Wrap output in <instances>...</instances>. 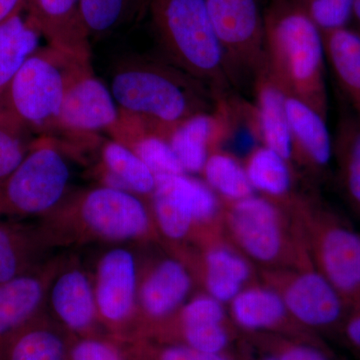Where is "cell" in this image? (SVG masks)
<instances>
[{
	"mask_svg": "<svg viewBox=\"0 0 360 360\" xmlns=\"http://www.w3.org/2000/svg\"><path fill=\"white\" fill-rule=\"evenodd\" d=\"M110 89L120 115L165 136L180 122L214 106L205 84L155 59H125L115 68Z\"/></svg>",
	"mask_w": 360,
	"mask_h": 360,
	"instance_id": "cell-1",
	"label": "cell"
},
{
	"mask_svg": "<svg viewBox=\"0 0 360 360\" xmlns=\"http://www.w3.org/2000/svg\"><path fill=\"white\" fill-rule=\"evenodd\" d=\"M266 73L286 96L328 120L323 37L291 0H272L264 13Z\"/></svg>",
	"mask_w": 360,
	"mask_h": 360,
	"instance_id": "cell-2",
	"label": "cell"
},
{
	"mask_svg": "<svg viewBox=\"0 0 360 360\" xmlns=\"http://www.w3.org/2000/svg\"><path fill=\"white\" fill-rule=\"evenodd\" d=\"M148 13L168 63L205 84L213 96L232 84L205 0H149Z\"/></svg>",
	"mask_w": 360,
	"mask_h": 360,
	"instance_id": "cell-3",
	"label": "cell"
},
{
	"mask_svg": "<svg viewBox=\"0 0 360 360\" xmlns=\"http://www.w3.org/2000/svg\"><path fill=\"white\" fill-rule=\"evenodd\" d=\"M222 205L225 236L258 269L314 267L288 210L258 194Z\"/></svg>",
	"mask_w": 360,
	"mask_h": 360,
	"instance_id": "cell-4",
	"label": "cell"
},
{
	"mask_svg": "<svg viewBox=\"0 0 360 360\" xmlns=\"http://www.w3.org/2000/svg\"><path fill=\"white\" fill-rule=\"evenodd\" d=\"M302 234L315 269L347 309L360 300V232L319 198L296 193L285 208Z\"/></svg>",
	"mask_w": 360,
	"mask_h": 360,
	"instance_id": "cell-5",
	"label": "cell"
},
{
	"mask_svg": "<svg viewBox=\"0 0 360 360\" xmlns=\"http://www.w3.org/2000/svg\"><path fill=\"white\" fill-rule=\"evenodd\" d=\"M90 59L77 58L51 45L39 47L21 66L4 92L0 108L34 134L58 130L66 90L90 70Z\"/></svg>",
	"mask_w": 360,
	"mask_h": 360,
	"instance_id": "cell-6",
	"label": "cell"
},
{
	"mask_svg": "<svg viewBox=\"0 0 360 360\" xmlns=\"http://www.w3.org/2000/svg\"><path fill=\"white\" fill-rule=\"evenodd\" d=\"M149 201L158 231L169 245L202 246L227 238L222 200L202 179L160 175Z\"/></svg>",
	"mask_w": 360,
	"mask_h": 360,
	"instance_id": "cell-7",
	"label": "cell"
},
{
	"mask_svg": "<svg viewBox=\"0 0 360 360\" xmlns=\"http://www.w3.org/2000/svg\"><path fill=\"white\" fill-rule=\"evenodd\" d=\"M143 198L115 187L101 186L63 200L45 219L77 224L84 236L103 241L155 238L158 227Z\"/></svg>",
	"mask_w": 360,
	"mask_h": 360,
	"instance_id": "cell-8",
	"label": "cell"
},
{
	"mask_svg": "<svg viewBox=\"0 0 360 360\" xmlns=\"http://www.w3.org/2000/svg\"><path fill=\"white\" fill-rule=\"evenodd\" d=\"M70 177L53 139H35L20 167L0 184V219L46 217L65 198Z\"/></svg>",
	"mask_w": 360,
	"mask_h": 360,
	"instance_id": "cell-9",
	"label": "cell"
},
{
	"mask_svg": "<svg viewBox=\"0 0 360 360\" xmlns=\"http://www.w3.org/2000/svg\"><path fill=\"white\" fill-rule=\"evenodd\" d=\"M232 82L266 70L264 13L257 0H205Z\"/></svg>",
	"mask_w": 360,
	"mask_h": 360,
	"instance_id": "cell-10",
	"label": "cell"
},
{
	"mask_svg": "<svg viewBox=\"0 0 360 360\" xmlns=\"http://www.w3.org/2000/svg\"><path fill=\"white\" fill-rule=\"evenodd\" d=\"M258 271L260 281L281 296L290 314L305 328L328 329L342 323L347 304L315 267Z\"/></svg>",
	"mask_w": 360,
	"mask_h": 360,
	"instance_id": "cell-11",
	"label": "cell"
},
{
	"mask_svg": "<svg viewBox=\"0 0 360 360\" xmlns=\"http://www.w3.org/2000/svg\"><path fill=\"white\" fill-rule=\"evenodd\" d=\"M174 257L191 272L202 292L224 303L229 302L251 284L259 283V271L231 245L229 239L203 246L169 245Z\"/></svg>",
	"mask_w": 360,
	"mask_h": 360,
	"instance_id": "cell-12",
	"label": "cell"
},
{
	"mask_svg": "<svg viewBox=\"0 0 360 360\" xmlns=\"http://www.w3.org/2000/svg\"><path fill=\"white\" fill-rule=\"evenodd\" d=\"M238 120L236 101L224 94L215 97L212 110L191 116L169 132L168 142L186 174H201L208 156L233 134Z\"/></svg>",
	"mask_w": 360,
	"mask_h": 360,
	"instance_id": "cell-13",
	"label": "cell"
},
{
	"mask_svg": "<svg viewBox=\"0 0 360 360\" xmlns=\"http://www.w3.org/2000/svg\"><path fill=\"white\" fill-rule=\"evenodd\" d=\"M120 120V110L110 89L90 68L78 75L66 90L58 130L77 135L108 130L112 134Z\"/></svg>",
	"mask_w": 360,
	"mask_h": 360,
	"instance_id": "cell-14",
	"label": "cell"
},
{
	"mask_svg": "<svg viewBox=\"0 0 360 360\" xmlns=\"http://www.w3.org/2000/svg\"><path fill=\"white\" fill-rule=\"evenodd\" d=\"M97 315L108 323H123L134 314L139 295L137 265L127 248L106 251L97 264L94 286Z\"/></svg>",
	"mask_w": 360,
	"mask_h": 360,
	"instance_id": "cell-15",
	"label": "cell"
},
{
	"mask_svg": "<svg viewBox=\"0 0 360 360\" xmlns=\"http://www.w3.org/2000/svg\"><path fill=\"white\" fill-rule=\"evenodd\" d=\"M253 84V103L238 99L241 122L245 123L246 129L257 144L272 149L292 165L286 96L272 82L266 71L258 75Z\"/></svg>",
	"mask_w": 360,
	"mask_h": 360,
	"instance_id": "cell-16",
	"label": "cell"
},
{
	"mask_svg": "<svg viewBox=\"0 0 360 360\" xmlns=\"http://www.w3.org/2000/svg\"><path fill=\"white\" fill-rule=\"evenodd\" d=\"M285 108L293 167L302 168L310 179H321L333 160V136L328 120L292 97L286 96Z\"/></svg>",
	"mask_w": 360,
	"mask_h": 360,
	"instance_id": "cell-17",
	"label": "cell"
},
{
	"mask_svg": "<svg viewBox=\"0 0 360 360\" xmlns=\"http://www.w3.org/2000/svg\"><path fill=\"white\" fill-rule=\"evenodd\" d=\"M26 8L49 45L70 56L90 59V37L82 0H28Z\"/></svg>",
	"mask_w": 360,
	"mask_h": 360,
	"instance_id": "cell-18",
	"label": "cell"
},
{
	"mask_svg": "<svg viewBox=\"0 0 360 360\" xmlns=\"http://www.w3.org/2000/svg\"><path fill=\"white\" fill-rule=\"evenodd\" d=\"M58 264L39 269L0 284V347L11 335L42 312Z\"/></svg>",
	"mask_w": 360,
	"mask_h": 360,
	"instance_id": "cell-19",
	"label": "cell"
},
{
	"mask_svg": "<svg viewBox=\"0 0 360 360\" xmlns=\"http://www.w3.org/2000/svg\"><path fill=\"white\" fill-rule=\"evenodd\" d=\"M194 285L191 272L179 258L155 262L139 285L137 303L150 321L161 322L186 302Z\"/></svg>",
	"mask_w": 360,
	"mask_h": 360,
	"instance_id": "cell-20",
	"label": "cell"
},
{
	"mask_svg": "<svg viewBox=\"0 0 360 360\" xmlns=\"http://www.w3.org/2000/svg\"><path fill=\"white\" fill-rule=\"evenodd\" d=\"M53 243L44 224L0 219V284L39 269Z\"/></svg>",
	"mask_w": 360,
	"mask_h": 360,
	"instance_id": "cell-21",
	"label": "cell"
},
{
	"mask_svg": "<svg viewBox=\"0 0 360 360\" xmlns=\"http://www.w3.org/2000/svg\"><path fill=\"white\" fill-rule=\"evenodd\" d=\"M47 297L56 319L75 333L89 330L98 316L94 286L84 270L75 265L58 267Z\"/></svg>",
	"mask_w": 360,
	"mask_h": 360,
	"instance_id": "cell-22",
	"label": "cell"
},
{
	"mask_svg": "<svg viewBox=\"0 0 360 360\" xmlns=\"http://www.w3.org/2000/svg\"><path fill=\"white\" fill-rule=\"evenodd\" d=\"M227 307L232 321L251 333L307 328L296 321L281 296L262 281L241 290Z\"/></svg>",
	"mask_w": 360,
	"mask_h": 360,
	"instance_id": "cell-23",
	"label": "cell"
},
{
	"mask_svg": "<svg viewBox=\"0 0 360 360\" xmlns=\"http://www.w3.org/2000/svg\"><path fill=\"white\" fill-rule=\"evenodd\" d=\"M243 162L255 193L285 210L297 193L295 167L262 144L253 146Z\"/></svg>",
	"mask_w": 360,
	"mask_h": 360,
	"instance_id": "cell-24",
	"label": "cell"
},
{
	"mask_svg": "<svg viewBox=\"0 0 360 360\" xmlns=\"http://www.w3.org/2000/svg\"><path fill=\"white\" fill-rule=\"evenodd\" d=\"M322 37L326 61L352 112L360 120V33L348 26L323 32Z\"/></svg>",
	"mask_w": 360,
	"mask_h": 360,
	"instance_id": "cell-25",
	"label": "cell"
},
{
	"mask_svg": "<svg viewBox=\"0 0 360 360\" xmlns=\"http://www.w3.org/2000/svg\"><path fill=\"white\" fill-rule=\"evenodd\" d=\"M65 338L44 311L18 329L0 347V360H68Z\"/></svg>",
	"mask_w": 360,
	"mask_h": 360,
	"instance_id": "cell-26",
	"label": "cell"
},
{
	"mask_svg": "<svg viewBox=\"0 0 360 360\" xmlns=\"http://www.w3.org/2000/svg\"><path fill=\"white\" fill-rule=\"evenodd\" d=\"M101 162L104 186L150 200L156 188L155 175L129 146L115 139L106 142Z\"/></svg>",
	"mask_w": 360,
	"mask_h": 360,
	"instance_id": "cell-27",
	"label": "cell"
},
{
	"mask_svg": "<svg viewBox=\"0 0 360 360\" xmlns=\"http://www.w3.org/2000/svg\"><path fill=\"white\" fill-rule=\"evenodd\" d=\"M333 158L345 200L360 217V120L352 111L340 116L333 137Z\"/></svg>",
	"mask_w": 360,
	"mask_h": 360,
	"instance_id": "cell-28",
	"label": "cell"
},
{
	"mask_svg": "<svg viewBox=\"0 0 360 360\" xmlns=\"http://www.w3.org/2000/svg\"><path fill=\"white\" fill-rule=\"evenodd\" d=\"M41 37L28 13L0 23V101L21 66L39 49Z\"/></svg>",
	"mask_w": 360,
	"mask_h": 360,
	"instance_id": "cell-29",
	"label": "cell"
},
{
	"mask_svg": "<svg viewBox=\"0 0 360 360\" xmlns=\"http://www.w3.org/2000/svg\"><path fill=\"white\" fill-rule=\"evenodd\" d=\"M200 174L222 201L240 200L257 194L250 186L243 160L224 148L208 156Z\"/></svg>",
	"mask_w": 360,
	"mask_h": 360,
	"instance_id": "cell-30",
	"label": "cell"
},
{
	"mask_svg": "<svg viewBox=\"0 0 360 360\" xmlns=\"http://www.w3.org/2000/svg\"><path fill=\"white\" fill-rule=\"evenodd\" d=\"M149 0H82L90 39L110 34L148 14Z\"/></svg>",
	"mask_w": 360,
	"mask_h": 360,
	"instance_id": "cell-31",
	"label": "cell"
},
{
	"mask_svg": "<svg viewBox=\"0 0 360 360\" xmlns=\"http://www.w3.org/2000/svg\"><path fill=\"white\" fill-rule=\"evenodd\" d=\"M33 142L32 132L0 108V184L20 167Z\"/></svg>",
	"mask_w": 360,
	"mask_h": 360,
	"instance_id": "cell-32",
	"label": "cell"
},
{
	"mask_svg": "<svg viewBox=\"0 0 360 360\" xmlns=\"http://www.w3.org/2000/svg\"><path fill=\"white\" fill-rule=\"evenodd\" d=\"M321 33L348 27L355 0H291Z\"/></svg>",
	"mask_w": 360,
	"mask_h": 360,
	"instance_id": "cell-33",
	"label": "cell"
},
{
	"mask_svg": "<svg viewBox=\"0 0 360 360\" xmlns=\"http://www.w3.org/2000/svg\"><path fill=\"white\" fill-rule=\"evenodd\" d=\"M224 303L201 292L184 303L175 314L161 321L170 326L200 323H229V314Z\"/></svg>",
	"mask_w": 360,
	"mask_h": 360,
	"instance_id": "cell-34",
	"label": "cell"
},
{
	"mask_svg": "<svg viewBox=\"0 0 360 360\" xmlns=\"http://www.w3.org/2000/svg\"><path fill=\"white\" fill-rule=\"evenodd\" d=\"M229 323H200L169 326L177 328L184 343L200 352L222 354L229 343Z\"/></svg>",
	"mask_w": 360,
	"mask_h": 360,
	"instance_id": "cell-35",
	"label": "cell"
},
{
	"mask_svg": "<svg viewBox=\"0 0 360 360\" xmlns=\"http://www.w3.org/2000/svg\"><path fill=\"white\" fill-rule=\"evenodd\" d=\"M68 360H123L120 350L108 341L86 338L68 349Z\"/></svg>",
	"mask_w": 360,
	"mask_h": 360,
	"instance_id": "cell-36",
	"label": "cell"
},
{
	"mask_svg": "<svg viewBox=\"0 0 360 360\" xmlns=\"http://www.w3.org/2000/svg\"><path fill=\"white\" fill-rule=\"evenodd\" d=\"M272 356L279 360H329L321 350L309 345L283 343Z\"/></svg>",
	"mask_w": 360,
	"mask_h": 360,
	"instance_id": "cell-37",
	"label": "cell"
},
{
	"mask_svg": "<svg viewBox=\"0 0 360 360\" xmlns=\"http://www.w3.org/2000/svg\"><path fill=\"white\" fill-rule=\"evenodd\" d=\"M158 360H229L222 354L200 352L184 345H174L163 348Z\"/></svg>",
	"mask_w": 360,
	"mask_h": 360,
	"instance_id": "cell-38",
	"label": "cell"
},
{
	"mask_svg": "<svg viewBox=\"0 0 360 360\" xmlns=\"http://www.w3.org/2000/svg\"><path fill=\"white\" fill-rule=\"evenodd\" d=\"M340 326L348 342L360 350V300L348 307Z\"/></svg>",
	"mask_w": 360,
	"mask_h": 360,
	"instance_id": "cell-39",
	"label": "cell"
},
{
	"mask_svg": "<svg viewBox=\"0 0 360 360\" xmlns=\"http://www.w3.org/2000/svg\"><path fill=\"white\" fill-rule=\"evenodd\" d=\"M28 0H0V23L25 11Z\"/></svg>",
	"mask_w": 360,
	"mask_h": 360,
	"instance_id": "cell-40",
	"label": "cell"
},
{
	"mask_svg": "<svg viewBox=\"0 0 360 360\" xmlns=\"http://www.w3.org/2000/svg\"><path fill=\"white\" fill-rule=\"evenodd\" d=\"M352 21L354 23V30L360 33V0H355Z\"/></svg>",
	"mask_w": 360,
	"mask_h": 360,
	"instance_id": "cell-41",
	"label": "cell"
},
{
	"mask_svg": "<svg viewBox=\"0 0 360 360\" xmlns=\"http://www.w3.org/2000/svg\"><path fill=\"white\" fill-rule=\"evenodd\" d=\"M262 360H279V359H277L276 357H274V356H270V357H266V359H264Z\"/></svg>",
	"mask_w": 360,
	"mask_h": 360,
	"instance_id": "cell-42",
	"label": "cell"
}]
</instances>
